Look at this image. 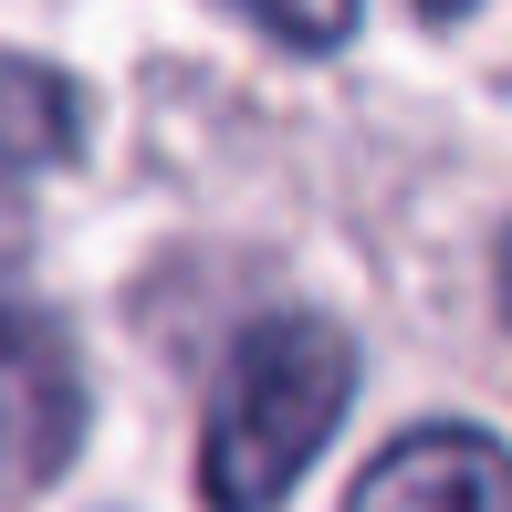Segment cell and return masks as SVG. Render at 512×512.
<instances>
[{
    "instance_id": "obj_6",
    "label": "cell",
    "mask_w": 512,
    "mask_h": 512,
    "mask_svg": "<svg viewBox=\"0 0 512 512\" xmlns=\"http://www.w3.org/2000/svg\"><path fill=\"white\" fill-rule=\"evenodd\" d=\"M418 11H429V21H471L481 0H418Z\"/></svg>"
},
{
    "instance_id": "obj_1",
    "label": "cell",
    "mask_w": 512,
    "mask_h": 512,
    "mask_svg": "<svg viewBox=\"0 0 512 512\" xmlns=\"http://www.w3.org/2000/svg\"><path fill=\"white\" fill-rule=\"evenodd\" d=\"M356 408V335L314 304H272L230 335L199 408V502L209 512H283L304 471L335 450Z\"/></svg>"
},
{
    "instance_id": "obj_4",
    "label": "cell",
    "mask_w": 512,
    "mask_h": 512,
    "mask_svg": "<svg viewBox=\"0 0 512 512\" xmlns=\"http://www.w3.org/2000/svg\"><path fill=\"white\" fill-rule=\"evenodd\" d=\"M95 147V105L63 63L0 53V178H53Z\"/></svg>"
},
{
    "instance_id": "obj_3",
    "label": "cell",
    "mask_w": 512,
    "mask_h": 512,
    "mask_svg": "<svg viewBox=\"0 0 512 512\" xmlns=\"http://www.w3.org/2000/svg\"><path fill=\"white\" fill-rule=\"evenodd\" d=\"M345 512H502V439L481 418H439V429L387 439L356 471Z\"/></svg>"
},
{
    "instance_id": "obj_5",
    "label": "cell",
    "mask_w": 512,
    "mask_h": 512,
    "mask_svg": "<svg viewBox=\"0 0 512 512\" xmlns=\"http://www.w3.org/2000/svg\"><path fill=\"white\" fill-rule=\"evenodd\" d=\"M220 11H241L262 42H283V53L324 63V53H345V42H356L366 0H220Z\"/></svg>"
},
{
    "instance_id": "obj_2",
    "label": "cell",
    "mask_w": 512,
    "mask_h": 512,
    "mask_svg": "<svg viewBox=\"0 0 512 512\" xmlns=\"http://www.w3.org/2000/svg\"><path fill=\"white\" fill-rule=\"evenodd\" d=\"M95 429L74 324L32 293H0V492H53Z\"/></svg>"
}]
</instances>
